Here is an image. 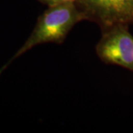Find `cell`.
Returning <instances> with one entry per match:
<instances>
[{
    "mask_svg": "<svg viewBox=\"0 0 133 133\" xmlns=\"http://www.w3.org/2000/svg\"><path fill=\"white\" fill-rule=\"evenodd\" d=\"M86 19L98 24L101 30L133 22V0H77Z\"/></svg>",
    "mask_w": 133,
    "mask_h": 133,
    "instance_id": "3",
    "label": "cell"
},
{
    "mask_svg": "<svg viewBox=\"0 0 133 133\" xmlns=\"http://www.w3.org/2000/svg\"><path fill=\"white\" fill-rule=\"evenodd\" d=\"M84 20H87L85 15L76 2L49 6L38 18L33 32L25 43L0 70V74L14 59L33 47L45 43H62L73 27Z\"/></svg>",
    "mask_w": 133,
    "mask_h": 133,
    "instance_id": "1",
    "label": "cell"
},
{
    "mask_svg": "<svg viewBox=\"0 0 133 133\" xmlns=\"http://www.w3.org/2000/svg\"><path fill=\"white\" fill-rule=\"evenodd\" d=\"M95 50L106 64L123 66L133 72V36L127 25L118 24L102 30Z\"/></svg>",
    "mask_w": 133,
    "mask_h": 133,
    "instance_id": "2",
    "label": "cell"
},
{
    "mask_svg": "<svg viewBox=\"0 0 133 133\" xmlns=\"http://www.w3.org/2000/svg\"><path fill=\"white\" fill-rule=\"evenodd\" d=\"M41 2H42L48 6H52V5H60V4H64V3H72V2H76L77 0H38Z\"/></svg>",
    "mask_w": 133,
    "mask_h": 133,
    "instance_id": "4",
    "label": "cell"
}]
</instances>
